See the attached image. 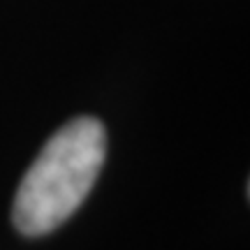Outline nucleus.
<instances>
[{
    "label": "nucleus",
    "mask_w": 250,
    "mask_h": 250,
    "mask_svg": "<svg viewBox=\"0 0 250 250\" xmlns=\"http://www.w3.org/2000/svg\"><path fill=\"white\" fill-rule=\"evenodd\" d=\"M104 158L107 130L98 118H72L51 134L17 188V232L30 239L56 232L88 197Z\"/></svg>",
    "instance_id": "f257e3e1"
}]
</instances>
